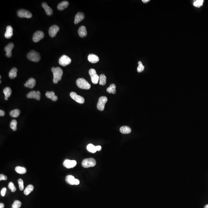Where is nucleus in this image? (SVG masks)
Instances as JSON below:
<instances>
[{
    "label": "nucleus",
    "mask_w": 208,
    "mask_h": 208,
    "mask_svg": "<svg viewBox=\"0 0 208 208\" xmlns=\"http://www.w3.org/2000/svg\"><path fill=\"white\" fill-rule=\"evenodd\" d=\"M77 87L82 89H89L91 88V85L87 80L83 78H79L77 80Z\"/></svg>",
    "instance_id": "7ed1b4c3"
},
{
    "label": "nucleus",
    "mask_w": 208,
    "mask_h": 208,
    "mask_svg": "<svg viewBox=\"0 0 208 208\" xmlns=\"http://www.w3.org/2000/svg\"><path fill=\"white\" fill-rule=\"evenodd\" d=\"M108 98L105 96H101L99 98L98 103L97 107L100 111H103L105 109V105L107 102Z\"/></svg>",
    "instance_id": "39448f33"
},
{
    "label": "nucleus",
    "mask_w": 208,
    "mask_h": 208,
    "mask_svg": "<svg viewBox=\"0 0 208 208\" xmlns=\"http://www.w3.org/2000/svg\"><path fill=\"white\" fill-rule=\"evenodd\" d=\"M27 98H33L37 100H39L41 98V93L39 91H32L27 94Z\"/></svg>",
    "instance_id": "f8f14e48"
},
{
    "label": "nucleus",
    "mask_w": 208,
    "mask_h": 208,
    "mask_svg": "<svg viewBox=\"0 0 208 208\" xmlns=\"http://www.w3.org/2000/svg\"><path fill=\"white\" fill-rule=\"evenodd\" d=\"M3 93L4 94L5 96L9 98L10 97L12 93V90L9 87L5 88L3 90Z\"/></svg>",
    "instance_id": "2f4dec72"
},
{
    "label": "nucleus",
    "mask_w": 208,
    "mask_h": 208,
    "mask_svg": "<svg viewBox=\"0 0 208 208\" xmlns=\"http://www.w3.org/2000/svg\"><path fill=\"white\" fill-rule=\"evenodd\" d=\"M63 165L67 168H73L76 166L77 164V161L75 160H71L66 159L63 162Z\"/></svg>",
    "instance_id": "ddd939ff"
},
{
    "label": "nucleus",
    "mask_w": 208,
    "mask_h": 208,
    "mask_svg": "<svg viewBox=\"0 0 208 208\" xmlns=\"http://www.w3.org/2000/svg\"><path fill=\"white\" fill-rule=\"evenodd\" d=\"M20 113L21 111L19 109H15L10 112V115L12 117L16 118L19 116Z\"/></svg>",
    "instance_id": "c756f323"
},
{
    "label": "nucleus",
    "mask_w": 208,
    "mask_h": 208,
    "mask_svg": "<svg viewBox=\"0 0 208 208\" xmlns=\"http://www.w3.org/2000/svg\"><path fill=\"white\" fill-rule=\"evenodd\" d=\"M66 181L71 185H78L80 183L79 180L76 179L75 177L71 175H68L66 177Z\"/></svg>",
    "instance_id": "1a4fd4ad"
},
{
    "label": "nucleus",
    "mask_w": 208,
    "mask_h": 208,
    "mask_svg": "<svg viewBox=\"0 0 208 208\" xmlns=\"http://www.w3.org/2000/svg\"><path fill=\"white\" fill-rule=\"evenodd\" d=\"M138 65H142V62H141V61H139V62H138Z\"/></svg>",
    "instance_id": "a18cd8bd"
},
{
    "label": "nucleus",
    "mask_w": 208,
    "mask_h": 208,
    "mask_svg": "<svg viewBox=\"0 0 208 208\" xmlns=\"http://www.w3.org/2000/svg\"><path fill=\"white\" fill-rule=\"evenodd\" d=\"M99 83L101 85H105L106 84V77L104 74L100 75L99 76Z\"/></svg>",
    "instance_id": "7c9ffc66"
},
{
    "label": "nucleus",
    "mask_w": 208,
    "mask_h": 208,
    "mask_svg": "<svg viewBox=\"0 0 208 208\" xmlns=\"http://www.w3.org/2000/svg\"><path fill=\"white\" fill-rule=\"evenodd\" d=\"M88 61L92 63H96L99 61V58L97 55L94 54H90L88 56Z\"/></svg>",
    "instance_id": "aec40b11"
},
{
    "label": "nucleus",
    "mask_w": 208,
    "mask_h": 208,
    "mask_svg": "<svg viewBox=\"0 0 208 208\" xmlns=\"http://www.w3.org/2000/svg\"><path fill=\"white\" fill-rule=\"evenodd\" d=\"M42 6L44 9L45 13L48 16H51L53 14V11L52 9L48 6L46 3L43 2L42 4Z\"/></svg>",
    "instance_id": "a211bd4d"
},
{
    "label": "nucleus",
    "mask_w": 208,
    "mask_h": 208,
    "mask_svg": "<svg viewBox=\"0 0 208 208\" xmlns=\"http://www.w3.org/2000/svg\"><path fill=\"white\" fill-rule=\"evenodd\" d=\"M13 35V28L11 26H9L7 27L6 31L5 33V37L7 39H10Z\"/></svg>",
    "instance_id": "6ab92c4d"
},
{
    "label": "nucleus",
    "mask_w": 208,
    "mask_h": 208,
    "mask_svg": "<svg viewBox=\"0 0 208 208\" xmlns=\"http://www.w3.org/2000/svg\"><path fill=\"white\" fill-rule=\"evenodd\" d=\"M101 146H96V149L97 151H99L101 150Z\"/></svg>",
    "instance_id": "79ce46f5"
},
{
    "label": "nucleus",
    "mask_w": 208,
    "mask_h": 208,
    "mask_svg": "<svg viewBox=\"0 0 208 208\" xmlns=\"http://www.w3.org/2000/svg\"><path fill=\"white\" fill-rule=\"evenodd\" d=\"M5 100H7L8 99V98L6 97L5 96Z\"/></svg>",
    "instance_id": "49530a36"
},
{
    "label": "nucleus",
    "mask_w": 208,
    "mask_h": 208,
    "mask_svg": "<svg viewBox=\"0 0 208 208\" xmlns=\"http://www.w3.org/2000/svg\"><path fill=\"white\" fill-rule=\"evenodd\" d=\"M36 84V81L34 78H31L27 81L26 83L25 84V87L29 88H33Z\"/></svg>",
    "instance_id": "f3484780"
},
{
    "label": "nucleus",
    "mask_w": 208,
    "mask_h": 208,
    "mask_svg": "<svg viewBox=\"0 0 208 208\" xmlns=\"http://www.w3.org/2000/svg\"><path fill=\"white\" fill-rule=\"evenodd\" d=\"M120 131L122 134H127L131 133V130L130 128L128 126H123L120 128Z\"/></svg>",
    "instance_id": "393cba45"
},
{
    "label": "nucleus",
    "mask_w": 208,
    "mask_h": 208,
    "mask_svg": "<svg viewBox=\"0 0 208 208\" xmlns=\"http://www.w3.org/2000/svg\"><path fill=\"white\" fill-rule=\"evenodd\" d=\"M15 171L17 173L20 174H24L26 173L27 172L26 169L25 168L21 166H17L15 168Z\"/></svg>",
    "instance_id": "a878e982"
},
{
    "label": "nucleus",
    "mask_w": 208,
    "mask_h": 208,
    "mask_svg": "<svg viewBox=\"0 0 208 208\" xmlns=\"http://www.w3.org/2000/svg\"><path fill=\"white\" fill-rule=\"evenodd\" d=\"M6 191V188H4L2 189L1 191V194L2 196L4 197L5 195Z\"/></svg>",
    "instance_id": "ea45409f"
},
{
    "label": "nucleus",
    "mask_w": 208,
    "mask_h": 208,
    "mask_svg": "<svg viewBox=\"0 0 208 208\" xmlns=\"http://www.w3.org/2000/svg\"><path fill=\"white\" fill-rule=\"evenodd\" d=\"M89 75L91 77L92 83L94 84H97L99 80V76L96 74V71L94 69H91L89 71Z\"/></svg>",
    "instance_id": "6e6552de"
},
{
    "label": "nucleus",
    "mask_w": 208,
    "mask_h": 208,
    "mask_svg": "<svg viewBox=\"0 0 208 208\" xmlns=\"http://www.w3.org/2000/svg\"><path fill=\"white\" fill-rule=\"evenodd\" d=\"M17 69L16 67H14L11 69L9 73V76L11 79H14L17 75Z\"/></svg>",
    "instance_id": "b1692460"
},
{
    "label": "nucleus",
    "mask_w": 208,
    "mask_h": 208,
    "mask_svg": "<svg viewBox=\"0 0 208 208\" xmlns=\"http://www.w3.org/2000/svg\"><path fill=\"white\" fill-rule=\"evenodd\" d=\"M44 36V35L43 32L40 31H36L34 33L33 36V41L35 43H37L43 38Z\"/></svg>",
    "instance_id": "9b49d317"
},
{
    "label": "nucleus",
    "mask_w": 208,
    "mask_h": 208,
    "mask_svg": "<svg viewBox=\"0 0 208 208\" xmlns=\"http://www.w3.org/2000/svg\"><path fill=\"white\" fill-rule=\"evenodd\" d=\"M4 205L3 203L0 204V208H4Z\"/></svg>",
    "instance_id": "37998d69"
},
{
    "label": "nucleus",
    "mask_w": 208,
    "mask_h": 208,
    "mask_svg": "<svg viewBox=\"0 0 208 208\" xmlns=\"http://www.w3.org/2000/svg\"><path fill=\"white\" fill-rule=\"evenodd\" d=\"M71 62V59L67 55H64L60 57L59 60V64L63 66H66L69 65Z\"/></svg>",
    "instance_id": "423d86ee"
},
{
    "label": "nucleus",
    "mask_w": 208,
    "mask_h": 208,
    "mask_svg": "<svg viewBox=\"0 0 208 208\" xmlns=\"http://www.w3.org/2000/svg\"><path fill=\"white\" fill-rule=\"evenodd\" d=\"M45 96L47 98H49L54 101H57L58 99V98L55 95V93L53 91H47L45 93Z\"/></svg>",
    "instance_id": "4be33fe9"
},
{
    "label": "nucleus",
    "mask_w": 208,
    "mask_h": 208,
    "mask_svg": "<svg viewBox=\"0 0 208 208\" xmlns=\"http://www.w3.org/2000/svg\"><path fill=\"white\" fill-rule=\"evenodd\" d=\"M78 32L79 36L81 37H85L87 34V29L85 26H82L80 27L78 29Z\"/></svg>",
    "instance_id": "412c9836"
},
{
    "label": "nucleus",
    "mask_w": 208,
    "mask_h": 208,
    "mask_svg": "<svg viewBox=\"0 0 208 208\" xmlns=\"http://www.w3.org/2000/svg\"><path fill=\"white\" fill-rule=\"evenodd\" d=\"M8 187L10 190H11V192H16V186H15L14 184L12 182L9 183L8 185Z\"/></svg>",
    "instance_id": "c9c22d12"
},
{
    "label": "nucleus",
    "mask_w": 208,
    "mask_h": 208,
    "mask_svg": "<svg viewBox=\"0 0 208 208\" xmlns=\"http://www.w3.org/2000/svg\"><path fill=\"white\" fill-rule=\"evenodd\" d=\"M142 1L143 3H147L148 2H149V1H150V0H142Z\"/></svg>",
    "instance_id": "c03bdc74"
},
{
    "label": "nucleus",
    "mask_w": 208,
    "mask_h": 208,
    "mask_svg": "<svg viewBox=\"0 0 208 208\" xmlns=\"http://www.w3.org/2000/svg\"><path fill=\"white\" fill-rule=\"evenodd\" d=\"M17 16L21 18H30L32 17V14L29 11L25 9H20L17 12Z\"/></svg>",
    "instance_id": "0eeeda50"
},
{
    "label": "nucleus",
    "mask_w": 208,
    "mask_h": 208,
    "mask_svg": "<svg viewBox=\"0 0 208 208\" xmlns=\"http://www.w3.org/2000/svg\"><path fill=\"white\" fill-rule=\"evenodd\" d=\"M5 115V113L4 111L2 110H0V116H4Z\"/></svg>",
    "instance_id": "a19ab883"
},
{
    "label": "nucleus",
    "mask_w": 208,
    "mask_h": 208,
    "mask_svg": "<svg viewBox=\"0 0 208 208\" xmlns=\"http://www.w3.org/2000/svg\"><path fill=\"white\" fill-rule=\"evenodd\" d=\"M59 30V27L57 25H53L51 26L49 30V35L51 37H55Z\"/></svg>",
    "instance_id": "4468645a"
},
{
    "label": "nucleus",
    "mask_w": 208,
    "mask_h": 208,
    "mask_svg": "<svg viewBox=\"0 0 208 208\" xmlns=\"http://www.w3.org/2000/svg\"><path fill=\"white\" fill-rule=\"evenodd\" d=\"M14 47V44L11 43L8 44L4 48L6 52V55L7 57H10L12 56V51Z\"/></svg>",
    "instance_id": "2eb2a0df"
},
{
    "label": "nucleus",
    "mask_w": 208,
    "mask_h": 208,
    "mask_svg": "<svg viewBox=\"0 0 208 208\" xmlns=\"http://www.w3.org/2000/svg\"><path fill=\"white\" fill-rule=\"evenodd\" d=\"M85 18V15L83 13L81 12H79L76 15L75 17V24H78L81 21H82Z\"/></svg>",
    "instance_id": "dca6fc26"
},
{
    "label": "nucleus",
    "mask_w": 208,
    "mask_h": 208,
    "mask_svg": "<svg viewBox=\"0 0 208 208\" xmlns=\"http://www.w3.org/2000/svg\"><path fill=\"white\" fill-rule=\"evenodd\" d=\"M17 124V121L16 120H12L10 123V127L13 131H15L16 130Z\"/></svg>",
    "instance_id": "473e14b6"
},
{
    "label": "nucleus",
    "mask_w": 208,
    "mask_h": 208,
    "mask_svg": "<svg viewBox=\"0 0 208 208\" xmlns=\"http://www.w3.org/2000/svg\"><path fill=\"white\" fill-rule=\"evenodd\" d=\"M69 3L67 1H63L61 2L57 6V9L59 11H62L66 8L68 6Z\"/></svg>",
    "instance_id": "5701e85b"
},
{
    "label": "nucleus",
    "mask_w": 208,
    "mask_h": 208,
    "mask_svg": "<svg viewBox=\"0 0 208 208\" xmlns=\"http://www.w3.org/2000/svg\"></svg>",
    "instance_id": "09e8293b"
},
{
    "label": "nucleus",
    "mask_w": 208,
    "mask_h": 208,
    "mask_svg": "<svg viewBox=\"0 0 208 208\" xmlns=\"http://www.w3.org/2000/svg\"><path fill=\"white\" fill-rule=\"evenodd\" d=\"M116 86L114 84L110 85L109 88L107 89V91L109 93H112L113 94H115L116 93Z\"/></svg>",
    "instance_id": "cd10ccee"
},
{
    "label": "nucleus",
    "mask_w": 208,
    "mask_h": 208,
    "mask_svg": "<svg viewBox=\"0 0 208 208\" xmlns=\"http://www.w3.org/2000/svg\"><path fill=\"white\" fill-rule=\"evenodd\" d=\"M204 208H208V204L207 205L205 206Z\"/></svg>",
    "instance_id": "de8ad7c7"
},
{
    "label": "nucleus",
    "mask_w": 208,
    "mask_h": 208,
    "mask_svg": "<svg viewBox=\"0 0 208 208\" xmlns=\"http://www.w3.org/2000/svg\"><path fill=\"white\" fill-rule=\"evenodd\" d=\"M71 97L76 102L80 104H83L85 103V99L82 96L78 95L75 92H72L70 94Z\"/></svg>",
    "instance_id": "9d476101"
},
{
    "label": "nucleus",
    "mask_w": 208,
    "mask_h": 208,
    "mask_svg": "<svg viewBox=\"0 0 208 208\" xmlns=\"http://www.w3.org/2000/svg\"><path fill=\"white\" fill-rule=\"evenodd\" d=\"M87 149L88 151L89 152L92 153H95L96 152L97 150L96 149V146H95L92 144H89L87 146Z\"/></svg>",
    "instance_id": "c85d7f7f"
},
{
    "label": "nucleus",
    "mask_w": 208,
    "mask_h": 208,
    "mask_svg": "<svg viewBox=\"0 0 208 208\" xmlns=\"http://www.w3.org/2000/svg\"><path fill=\"white\" fill-rule=\"evenodd\" d=\"M34 186L32 185H29L26 187V189L24 190V194L25 195H28L34 190Z\"/></svg>",
    "instance_id": "bb28decb"
},
{
    "label": "nucleus",
    "mask_w": 208,
    "mask_h": 208,
    "mask_svg": "<svg viewBox=\"0 0 208 208\" xmlns=\"http://www.w3.org/2000/svg\"><path fill=\"white\" fill-rule=\"evenodd\" d=\"M18 183L19 185V188L20 190L22 191L24 188V182L21 178H19L18 180Z\"/></svg>",
    "instance_id": "e433bc0d"
},
{
    "label": "nucleus",
    "mask_w": 208,
    "mask_h": 208,
    "mask_svg": "<svg viewBox=\"0 0 208 208\" xmlns=\"http://www.w3.org/2000/svg\"><path fill=\"white\" fill-rule=\"evenodd\" d=\"M144 66L143 65V64L139 65L138 66V72H139V73H141V72H142V71H143L144 69Z\"/></svg>",
    "instance_id": "4c0bfd02"
},
{
    "label": "nucleus",
    "mask_w": 208,
    "mask_h": 208,
    "mask_svg": "<svg viewBox=\"0 0 208 208\" xmlns=\"http://www.w3.org/2000/svg\"><path fill=\"white\" fill-rule=\"evenodd\" d=\"M21 206V202L18 200H15L13 204L12 205V207L14 208H19Z\"/></svg>",
    "instance_id": "f704fd0d"
},
{
    "label": "nucleus",
    "mask_w": 208,
    "mask_h": 208,
    "mask_svg": "<svg viewBox=\"0 0 208 208\" xmlns=\"http://www.w3.org/2000/svg\"><path fill=\"white\" fill-rule=\"evenodd\" d=\"M204 2L203 0H197L194 2L193 4L195 7H200L202 6Z\"/></svg>",
    "instance_id": "72a5a7b5"
},
{
    "label": "nucleus",
    "mask_w": 208,
    "mask_h": 208,
    "mask_svg": "<svg viewBox=\"0 0 208 208\" xmlns=\"http://www.w3.org/2000/svg\"><path fill=\"white\" fill-rule=\"evenodd\" d=\"M51 71L53 74V83L55 84L58 83L59 81L61 79V77L63 75L62 69L60 67H53Z\"/></svg>",
    "instance_id": "f257e3e1"
},
{
    "label": "nucleus",
    "mask_w": 208,
    "mask_h": 208,
    "mask_svg": "<svg viewBox=\"0 0 208 208\" xmlns=\"http://www.w3.org/2000/svg\"><path fill=\"white\" fill-rule=\"evenodd\" d=\"M96 164V161L93 158H87L83 160L82 165L85 168L93 167Z\"/></svg>",
    "instance_id": "20e7f679"
},
{
    "label": "nucleus",
    "mask_w": 208,
    "mask_h": 208,
    "mask_svg": "<svg viewBox=\"0 0 208 208\" xmlns=\"http://www.w3.org/2000/svg\"><path fill=\"white\" fill-rule=\"evenodd\" d=\"M27 58L29 60L33 62H39L41 59L40 54L34 50H32L27 54Z\"/></svg>",
    "instance_id": "f03ea898"
},
{
    "label": "nucleus",
    "mask_w": 208,
    "mask_h": 208,
    "mask_svg": "<svg viewBox=\"0 0 208 208\" xmlns=\"http://www.w3.org/2000/svg\"><path fill=\"white\" fill-rule=\"evenodd\" d=\"M7 177L6 175L3 174H0V180H7Z\"/></svg>",
    "instance_id": "58836bf2"
}]
</instances>
